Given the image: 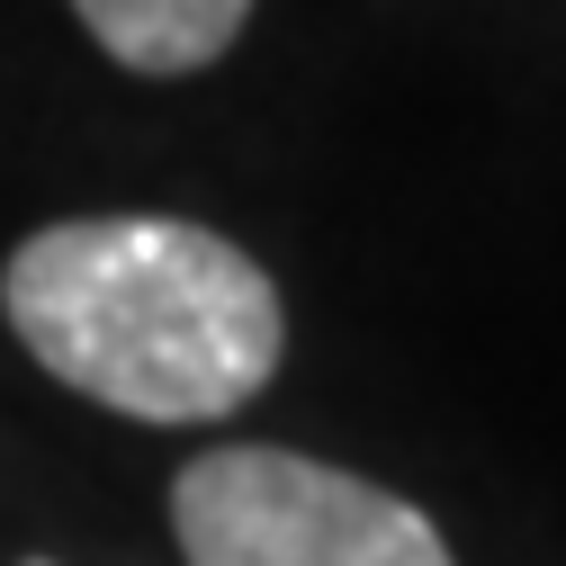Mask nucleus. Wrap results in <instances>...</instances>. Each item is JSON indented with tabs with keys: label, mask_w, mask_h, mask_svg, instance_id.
Masks as SVG:
<instances>
[{
	"label": "nucleus",
	"mask_w": 566,
	"mask_h": 566,
	"mask_svg": "<svg viewBox=\"0 0 566 566\" xmlns=\"http://www.w3.org/2000/svg\"><path fill=\"white\" fill-rule=\"evenodd\" d=\"M28 360L126 422H226L289 350L270 270L189 217H63L0 270Z\"/></svg>",
	"instance_id": "1"
},
{
	"label": "nucleus",
	"mask_w": 566,
	"mask_h": 566,
	"mask_svg": "<svg viewBox=\"0 0 566 566\" xmlns=\"http://www.w3.org/2000/svg\"><path fill=\"white\" fill-rule=\"evenodd\" d=\"M171 531L189 566H450V539L405 494L261 441L198 450L171 476Z\"/></svg>",
	"instance_id": "2"
},
{
	"label": "nucleus",
	"mask_w": 566,
	"mask_h": 566,
	"mask_svg": "<svg viewBox=\"0 0 566 566\" xmlns=\"http://www.w3.org/2000/svg\"><path fill=\"white\" fill-rule=\"evenodd\" d=\"M73 19L99 36L108 63H126V73H207L252 19V0H73Z\"/></svg>",
	"instance_id": "3"
},
{
	"label": "nucleus",
	"mask_w": 566,
	"mask_h": 566,
	"mask_svg": "<svg viewBox=\"0 0 566 566\" xmlns=\"http://www.w3.org/2000/svg\"><path fill=\"white\" fill-rule=\"evenodd\" d=\"M28 566H54V557H28Z\"/></svg>",
	"instance_id": "4"
}]
</instances>
